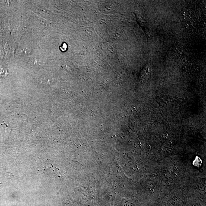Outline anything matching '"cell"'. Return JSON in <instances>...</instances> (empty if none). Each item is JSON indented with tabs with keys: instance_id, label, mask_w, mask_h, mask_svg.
Listing matches in <instances>:
<instances>
[{
	"instance_id": "6da1fadb",
	"label": "cell",
	"mask_w": 206,
	"mask_h": 206,
	"mask_svg": "<svg viewBox=\"0 0 206 206\" xmlns=\"http://www.w3.org/2000/svg\"><path fill=\"white\" fill-rule=\"evenodd\" d=\"M8 74L7 70L5 68L0 66V76L2 77H5Z\"/></svg>"
}]
</instances>
